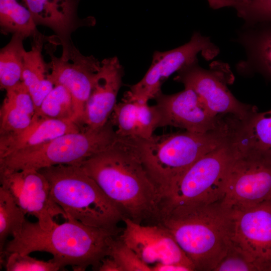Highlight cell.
Masks as SVG:
<instances>
[{
    "mask_svg": "<svg viewBox=\"0 0 271 271\" xmlns=\"http://www.w3.org/2000/svg\"><path fill=\"white\" fill-rule=\"evenodd\" d=\"M80 166L124 218L141 224L158 223L162 196L142 161L134 138L118 136Z\"/></svg>",
    "mask_w": 271,
    "mask_h": 271,
    "instance_id": "6da1fadb",
    "label": "cell"
},
{
    "mask_svg": "<svg viewBox=\"0 0 271 271\" xmlns=\"http://www.w3.org/2000/svg\"><path fill=\"white\" fill-rule=\"evenodd\" d=\"M119 233L70 218L48 229L42 228L38 222L26 220L20 233L6 242L0 254L46 252L52 254L51 259L61 269L70 265L74 270L83 271L91 266L98 270Z\"/></svg>",
    "mask_w": 271,
    "mask_h": 271,
    "instance_id": "7a4b0ae2",
    "label": "cell"
},
{
    "mask_svg": "<svg viewBox=\"0 0 271 271\" xmlns=\"http://www.w3.org/2000/svg\"><path fill=\"white\" fill-rule=\"evenodd\" d=\"M158 223L172 235L195 270L213 271L230 245L232 211L221 201L175 207Z\"/></svg>",
    "mask_w": 271,
    "mask_h": 271,
    "instance_id": "3957f363",
    "label": "cell"
},
{
    "mask_svg": "<svg viewBox=\"0 0 271 271\" xmlns=\"http://www.w3.org/2000/svg\"><path fill=\"white\" fill-rule=\"evenodd\" d=\"M228 123L205 132L185 131L135 138L142 161L162 198L196 161L230 140Z\"/></svg>",
    "mask_w": 271,
    "mask_h": 271,
    "instance_id": "277c9868",
    "label": "cell"
},
{
    "mask_svg": "<svg viewBox=\"0 0 271 271\" xmlns=\"http://www.w3.org/2000/svg\"><path fill=\"white\" fill-rule=\"evenodd\" d=\"M38 171L48 181L52 197L67 219L121 232L117 224L123 221V214L80 166L58 165Z\"/></svg>",
    "mask_w": 271,
    "mask_h": 271,
    "instance_id": "5b68a950",
    "label": "cell"
},
{
    "mask_svg": "<svg viewBox=\"0 0 271 271\" xmlns=\"http://www.w3.org/2000/svg\"><path fill=\"white\" fill-rule=\"evenodd\" d=\"M111 119L99 128L85 127L0 158V171L39 170L58 165L80 166L111 145L117 135Z\"/></svg>",
    "mask_w": 271,
    "mask_h": 271,
    "instance_id": "8992f818",
    "label": "cell"
},
{
    "mask_svg": "<svg viewBox=\"0 0 271 271\" xmlns=\"http://www.w3.org/2000/svg\"><path fill=\"white\" fill-rule=\"evenodd\" d=\"M234 157L229 140L196 161L162 198L159 218L175 207L221 201Z\"/></svg>",
    "mask_w": 271,
    "mask_h": 271,
    "instance_id": "52a82bcc",
    "label": "cell"
},
{
    "mask_svg": "<svg viewBox=\"0 0 271 271\" xmlns=\"http://www.w3.org/2000/svg\"><path fill=\"white\" fill-rule=\"evenodd\" d=\"M233 79L227 63L213 62L206 69L196 60L179 70L174 80L194 90L215 115H232L240 121L245 120L257 110V108L235 97L227 86Z\"/></svg>",
    "mask_w": 271,
    "mask_h": 271,
    "instance_id": "ba28073f",
    "label": "cell"
},
{
    "mask_svg": "<svg viewBox=\"0 0 271 271\" xmlns=\"http://www.w3.org/2000/svg\"><path fill=\"white\" fill-rule=\"evenodd\" d=\"M233 148L222 204L243 209L271 200V158Z\"/></svg>",
    "mask_w": 271,
    "mask_h": 271,
    "instance_id": "9c48e42d",
    "label": "cell"
},
{
    "mask_svg": "<svg viewBox=\"0 0 271 271\" xmlns=\"http://www.w3.org/2000/svg\"><path fill=\"white\" fill-rule=\"evenodd\" d=\"M219 48L209 37L194 32L189 42L175 49L154 52L151 65L143 78L130 86L125 97L148 102L161 91L163 83L170 76L187 65L198 60L200 53L207 60L215 58Z\"/></svg>",
    "mask_w": 271,
    "mask_h": 271,
    "instance_id": "30bf717a",
    "label": "cell"
},
{
    "mask_svg": "<svg viewBox=\"0 0 271 271\" xmlns=\"http://www.w3.org/2000/svg\"><path fill=\"white\" fill-rule=\"evenodd\" d=\"M61 45L60 56L49 53L50 73L47 77L54 85H62L69 91L74 106L72 121L78 124L83 122L86 104L101 62L92 55L82 54L72 41Z\"/></svg>",
    "mask_w": 271,
    "mask_h": 271,
    "instance_id": "8fae6325",
    "label": "cell"
},
{
    "mask_svg": "<svg viewBox=\"0 0 271 271\" xmlns=\"http://www.w3.org/2000/svg\"><path fill=\"white\" fill-rule=\"evenodd\" d=\"M0 182L25 214L36 217L42 228H52L57 223L54 220L57 216L67 219L52 197L48 181L40 171H0Z\"/></svg>",
    "mask_w": 271,
    "mask_h": 271,
    "instance_id": "7c38bea8",
    "label": "cell"
},
{
    "mask_svg": "<svg viewBox=\"0 0 271 271\" xmlns=\"http://www.w3.org/2000/svg\"><path fill=\"white\" fill-rule=\"evenodd\" d=\"M231 211V244L252 260L259 271H271V200Z\"/></svg>",
    "mask_w": 271,
    "mask_h": 271,
    "instance_id": "4fadbf2b",
    "label": "cell"
},
{
    "mask_svg": "<svg viewBox=\"0 0 271 271\" xmlns=\"http://www.w3.org/2000/svg\"><path fill=\"white\" fill-rule=\"evenodd\" d=\"M154 99L159 116L158 127L171 126L202 133L220 128L228 117L213 114L198 94L188 87L172 94L161 92Z\"/></svg>",
    "mask_w": 271,
    "mask_h": 271,
    "instance_id": "5bb4252c",
    "label": "cell"
},
{
    "mask_svg": "<svg viewBox=\"0 0 271 271\" xmlns=\"http://www.w3.org/2000/svg\"><path fill=\"white\" fill-rule=\"evenodd\" d=\"M119 237L147 264H176L195 267L170 232L162 225H144L124 218Z\"/></svg>",
    "mask_w": 271,
    "mask_h": 271,
    "instance_id": "9a60e30c",
    "label": "cell"
},
{
    "mask_svg": "<svg viewBox=\"0 0 271 271\" xmlns=\"http://www.w3.org/2000/svg\"><path fill=\"white\" fill-rule=\"evenodd\" d=\"M123 75L122 66L116 56L101 61L85 106L86 127L99 128L107 123L116 104Z\"/></svg>",
    "mask_w": 271,
    "mask_h": 271,
    "instance_id": "2e32d148",
    "label": "cell"
},
{
    "mask_svg": "<svg viewBox=\"0 0 271 271\" xmlns=\"http://www.w3.org/2000/svg\"><path fill=\"white\" fill-rule=\"evenodd\" d=\"M80 0H23L37 25L50 28L56 34L51 39L62 44L72 41V34L82 27L93 26V17H79Z\"/></svg>",
    "mask_w": 271,
    "mask_h": 271,
    "instance_id": "e0dca14e",
    "label": "cell"
},
{
    "mask_svg": "<svg viewBox=\"0 0 271 271\" xmlns=\"http://www.w3.org/2000/svg\"><path fill=\"white\" fill-rule=\"evenodd\" d=\"M235 39L245 53L236 66L237 72L246 77L259 74L271 82V22L244 23Z\"/></svg>",
    "mask_w": 271,
    "mask_h": 271,
    "instance_id": "ac0fdd59",
    "label": "cell"
},
{
    "mask_svg": "<svg viewBox=\"0 0 271 271\" xmlns=\"http://www.w3.org/2000/svg\"><path fill=\"white\" fill-rule=\"evenodd\" d=\"M81 130L77 123L71 120L50 118L36 113L31 124L24 129L0 135V158Z\"/></svg>",
    "mask_w": 271,
    "mask_h": 271,
    "instance_id": "d6986e66",
    "label": "cell"
},
{
    "mask_svg": "<svg viewBox=\"0 0 271 271\" xmlns=\"http://www.w3.org/2000/svg\"><path fill=\"white\" fill-rule=\"evenodd\" d=\"M110 116L118 136L149 139L158 127L159 116L155 105L124 97L116 103Z\"/></svg>",
    "mask_w": 271,
    "mask_h": 271,
    "instance_id": "ffe728a7",
    "label": "cell"
},
{
    "mask_svg": "<svg viewBox=\"0 0 271 271\" xmlns=\"http://www.w3.org/2000/svg\"><path fill=\"white\" fill-rule=\"evenodd\" d=\"M230 137L233 147L271 158V109L253 112L245 120L236 119Z\"/></svg>",
    "mask_w": 271,
    "mask_h": 271,
    "instance_id": "44dd1931",
    "label": "cell"
},
{
    "mask_svg": "<svg viewBox=\"0 0 271 271\" xmlns=\"http://www.w3.org/2000/svg\"><path fill=\"white\" fill-rule=\"evenodd\" d=\"M32 37L31 49L25 51L24 54L22 81L29 90L37 113L54 85L47 77L48 64L42 56L43 46L46 39L39 31Z\"/></svg>",
    "mask_w": 271,
    "mask_h": 271,
    "instance_id": "7402d4cb",
    "label": "cell"
},
{
    "mask_svg": "<svg viewBox=\"0 0 271 271\" xmlns=\"http://www.w3.org/2000/svg\"><path fill=\"white\" fill-rule=\"evenodd\" d=\"M6 91L0 110V135L24 129L36 114L32 98L22 81Z\"/></svg>",
    "mask_w": 271,
    "mask_h": 271,
    "instance_id": "603a6c76",
    "label": "cell"
},
{
    "mask_svg": "<svg viewBox=\"0 0 271 271\" xmlns=\"http://www.w3.org/2000/svg\"><path fill=\"white\" fill-rule=\"evenodd\" d=\"M24 37L13 34L10 42L0 51V87L7 90L22 81Z\"/></svg>",
    "mask_w": 271,
    "mask_h": 271,
    "instance_id": "cb8c5ba5",
    "label": "cell"
},
{
    "mask_svg": "<svg viewBox=\"0 0 271 271\" xmlns=\"http://www.w3.org/2000/svg\"><path fill=\"white\" fill-rule=\"evenodd\" d=\"M0 26L3 34H18L25 39L38 32L31 12L17 0H0Z\"/></svg>",
    "mask_w": 271,
    "mask_h": 271,
    "instance_id": "d4e9b609",
    "label": "cell"
},
{
    "mask_svg": "<svg viewBox=\"0 0 271 271\" xmlns=\"http://www.w3.org/2000/svg\"><path fill=\"white\" fill-rule=\"evenodd\" d=\"M11 195L0 187V254L9 236L14 237L21 232L26 219Z\"/></svg>",
    "mask_w": 271,
    "mask_h": 271,
    "instance_id": "484cf974",
    "label": "cell"
},
{
    "mask_svg": "<svg viewBox=\"0 0 271 271\" xmlns=\"http://www.w3.org/2000/svg\"><path fill=\"white\" fill-rule=\"evenodd\" d=\"M74 113L71 94L64 86L56 85L44 98L36 113L48 118L72 121Z\"/></svg>",
    "mask_w": 271,
    "mask_h": 271,
    "instance_id": "4316f807",
    "label": "cell"
},
{
    "mask_svg": "<svg viewBox=\"0 0 271 271\" xmlns=\"http://www.w3.org/2000/svg\"><path fill=\"white\" fill-rule=\"evenodd\" d=\"M107 256L115 261L121 271H152V266L143 261L119 236L112 240Z\"/></svg>",
    "mask_w": 271,
    "mask_h": 271,
    "instance_id": "83f0119b",
    "label": "cell"
},
{
    "mask_svg": "<svg viewBox=\"0 0 271 271\" xmlns=\"http://www.w3.org/2000/svg\"><path fill=\"white\" fill-rule=\"evenodd\" d=\"M4 258L3 262L7 271H57L61 269L51 259L45 261L29 254L13 252L1 256V260Z\"/></svg>",
    "mask_w": 271,
    "mask_h": 271,
    "instance_id": "f1b7e54d",
    "label": "cell"
},
{
    "mask_svg": "<svg viewBox=\"0 0 271 271\" xmlns=\"http://www.w3.org/2000/svg\"><path fill=\"white\" fill-rule=\"evenodd\" d=\"M233 9L244 24L271 22V0H249Z\"/></svg>",
    "mask_w": 271,
    "mask_h": 271,
    "instance_id": "f546056e",
    "label": "cell"
},
{
    "mask_svg": "<svg viewBox=\"0 0 271 271\" xmlns=\"http://www.w3.org/2000/svg\"><path fill=\"white\" fill-rule=\"evenodd\" d=\"M213 271H259L257 265L239 250L230 245Z\"/></svg>",
    "mask_w": 271,
    "mask_h": 271,
    "instance_id": "4dcf8cb0",
    "label": "cell"
},
{
    "mask_svg": "<svg viewBox=\"0 0 271 271\" xmlns=\"http://www.w3.org/2000/svg\"><path fill=\"white\" fill-rule=\"evenodd\" d=\"M249 0H207L209 7L214 10L224 8H233L236 5L249 1Z\"/></svg>",
    "mask_w": 271,
    "mask_h": 271,
    "instance_id": "1f68e13d",
    "label": "cell"
},
{
    "mask_svg": "<svg viewBox=\"0 0 271 271\" xmlns=\"http://www.w3.org/2000/svg\"><path fill=\"white\" fill-rule=\"evenodd\" d=\"M152 271H192L185 266L176 264H157L152 266Z\"/></svg>",
    "mask_w": 271,
    "mask_h": 271,
    "instance_id": "d6a6232c",
    "label": "cell"
},
{
    "mask_svg": "<svg viewBox=\"0 0 271 271\" xmlns=\"http://www.w3.org/2000/svg\"><path fill=\"white\" fill-rule=\"evenodd\" d=\"M99 271H121L117 263L111 257H105L101 262L98 267Z\"/></svg>",
    "mask_w": 271,
    "mask_h": 271,
    "instance_id": "836d02e7",
    "label": "cell"
}]
</instances>
